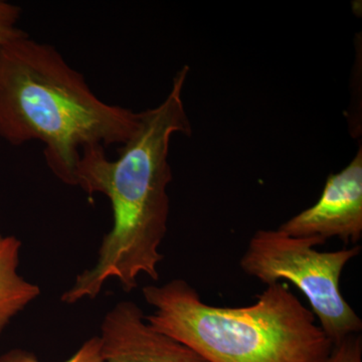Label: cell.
Listing matches in <instances>:
<instances>
[{
  "label": "cell",
  "instance_id": "1",
  "mask_svg": "<svg viewBox=\"0 0 362 362\" xmlns=\"http://www.w3.org/2000/svg\"><path fill=\"white\" fill-rule=\"evenodd\" d=\"M188 71V66L177 71L158 106L140 112L138 129L116 160L107 158L103 145L81 150L76 185L89 195L110 199L113 226L102 240L96 264L78 275L62 296L64 303L97 297L109 279H117L126 292L137 287L142 274L158 281L164 259L159 247L168 233V187L173 181L169 145L175 134H192L182 99Z\"/></svg>",
  "mask_w": 362,
  "mask_h": 362
},
{
  "label": "cell",
  "instance_id": "2",
  "mask_svg": "<svg viewBox=\"0 0 362 362\" xmlns=\"http://www.w3.org/2000/svg\"><path fill=\"white\" fill-rule=\"evenodd\" d=\"M140 113L105 103L56 47L30 37L0 49V138L20 146L44 143L47 166L77 185L81 150L125 144Z\"/></svg>",
  "mask_w": 362,
  "mask_h": 362
},
{
  "label": "cell",
  "instance_id": "3",
  "mask_svg": "<svg viewBox=\"0 0 362 362\" xmlns=\"http://www.w3.org/2000/svg\"><path fill=\"white\" fill-rule=\"evenodd\" d=\"M153 329L209 362H325L333 344L285 283L267 285L252 304L218 307L182 279L142 289Z\"/></svg>",
  "mask_w": 362,
  "mask_h": 362
},
{
  "label": "cell",
  "instance_id": "4",
  "mask_svg": "<svg viewBox=\"0 0 362 362\" xmlns=\"http://www.w3.org/2000/svg\"><path fill=\"white\" fill-rule=\"evenodd\" d=\"M315 238L290 237L281 230H259L240 258L243 272L270 285L288 281L308 300L312 313L333 345L362 329V321L340 290L344 267L361 254L356 246L319 252Z\"/></svg>",
  "mask_w": 362,
  "mask_h": 362
},
{
  "label": "cell",
  "instance_id": "5",
  "mask_svg": "<svg viewBox=\"0 0 362 362\" xmlns=\"http://www.w3.org/2000/svg\"><path fill=\"white\" fill-rule=\"evenodd\" d=\"M279 230L294 238H315L325 244L338 238L345 245L362 238V147L343 170L328 176L314 206L293 216Z\"/></svg>",
  "mask_w": 362,
  "mask_h": 362
},
{
  "label": "cell",
  "instance_id": "6",
  "mask_svg": "<svg viewBox=\"0 0 362 362\" xmlns=\"http://www.w3.org/2000/svg\"><path fill=\"white\" fill-rule=\"evenodd\" d=\"M104 362H209L182 343L151 327L132 301H121L101 325Z\"/></svg>",
  "mask_w": 362,
  "mask_h": 362
},
{
  "label": "cell",
  "instance_id": "7",
  "mask_svg": "<svg viewBox=\"0 0 362 362\" xmlns=\"http://www.w3.org/2000/svg\"><path fill=\"white\" fill-rule=\"evenodd\" d=\"M21 240L0 235V333L11 319L40 296L39 286L18 275Z\"/></svg>",
  "mask_w": 362,
  "mask_h": 362
},
{
  "label": "cell",
  "instance_id": "8",
  "mask_svg": "<svg viewBox=\"0 0 362 362\" xmlns=\"http://www.w3.org/2000/svg\"><path fill=\"white\" fill-rule=\"evenodd\" d=\"M0 362H40L35 354L25 350L16 349L0 356ZM63 362H104L101 351V340L95 337L87 340L70 358Z\"/></svg>",
  "mask_w": 362,
  "mask_h": 362
},
{
  "label": "cell",
  "instance_id": "9",
  "mask_svg": "<svg viewBox=\"0 0 362 362\" xmlns=\"http://www.w3.org/2000/svg\"><path fill=\"white\" fill-rule=\"evenodd\" d=\"M21 8L16 4L0 0V49L16 40L28 37L18 26Z\"/></svg>",
  "mask_w": 362,
  "mask_h": 362
},
{
  "label": "cell",
  "instance_id": "10",
  "mask_svg": "<svg viewBox=\"0 0 362 362\" xmlns=\"http://www.w3.org/2000/svg\"><path fill=\"white\" fill-rule=\"evenodd\" d=\"M325 362H362V337L359 333L349 335L333 345Z\"/></svg>",
  "mask_w": 362,
  "mask_h": 362
}]
</instances>
